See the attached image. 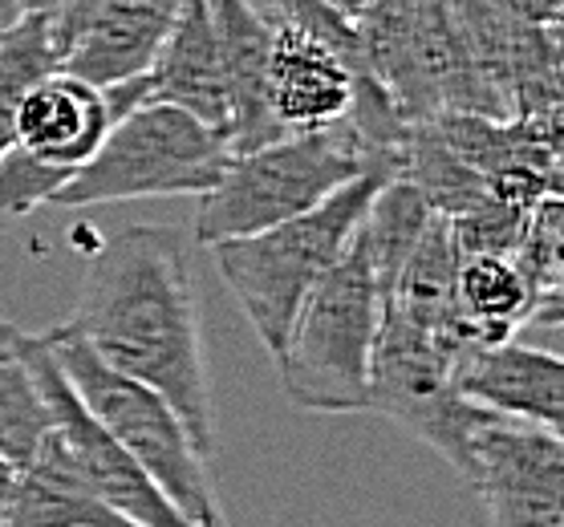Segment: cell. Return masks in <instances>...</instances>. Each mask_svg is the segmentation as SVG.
I'll list each match as a JSON object with an SVG mask.
<instances>
[{
    "mask_svg": "<svg viewBox=\"0 0 564 527\" xmlns=\"http://www.w3.org/2000/svg\"><path fill=\"white\" fill-rule=\"evenodd\" d=\"M25 358L33 377H37L45 410H50V430L62 438L65 454L74 459V466L82 471V479L90 483L98 499L106 507H115L134 527H195L171 507L167 495L154 487L151 475L130 459L127 450L94 422V414L82 406L74 386L65 382V373L57 370V361L45 349L41 333H25Z\"/></svg>",
    "mask_w": 564,
    "mask_h": 527,
    "instance_id": "obj_9",
    "label": "cell"
},
{
    "mask_svg": "<svg viewBox=\"0 0 564 527\" xmlns=\"http://www.w3.org/2000/svg\"><path fill=\"white\" fill-rule=\"evenodd\" d=\"M431 204L423 199V191L406 179H390L378 187V195L370 199L366 216H361V240H366V256H370L373 281L382 288V300L394 288L398 272L406 268L411 252L423 240L426 223H431Z\"/></svg>",
    "mask_w": 564,
    "mask_h": 527,
    "instance_id": "obj_18",
    "label": "cell"
},
{
    "mask_svg": "<svg viewBox=\"0 0 564 527\" xmlns=\"http://www.w3.org/2000/svg\"><path fill=\"white\" fill-rule=\"evenodd\" d=\"M65 183H69L65 171L45 167L33 155H25L21 146H13L0 158V232L13 228L17 219L33 216L37 207H50Z\"/></svg>",
    "mask_w": 564,
    "mask_h": 527,
    "instance_id": "obj_21",
    "label": "cell"
},
{
    "mask_svg": "<svg viewBox=\"0 0 564 527\" xmlns=\"http://www.w3.org/2000/svg\"><path fill=\"white\" fill-rule=\"evenodd\" d=\"M41 341L82 406L94 414V422L151 475L171 507L195 527H224L212 459L195 447V438L187 435V426L167 406V398L127 373L110 370L65 325H53L50 333H41Z\"/></svg>",
    "mask_w": 564,
    "mask_h": 527,
    "instance_id": "obj_5",
    "label": "cell"
},
{
    "mask_svg": "<svg viewBox=\"0 0 564 527\" xmlns=\"http://www.w3.org/2000/svg\"><path fill=\"white\" fill-rule=\"evenodd\" d=\"M207 13L216 25L219 62H224V81H228V151L248 155L257 146L284 139L269 114L272 25L252 0H207Z\"/></svg>",
    "mask_w": 564,
    "mask_h": 527,
    "instance_id": "obj_13",
    "label": "cell"
},
{
    "mask_svg": "<svg viewBox=\"0 0 564 527\" xmlns=\"http://www.w3.org/2000/svg\"><path fill=\"white\" fill-rule=\"evenodd\" d=\"M455 389L463 402L479 410L520 418L561 435L564 414V365L549 349H532L520 341H496L475 349L455 370Z\"/></svg>",
    "mask_w": 564,
    "mask_h": 527,
    "instance_id": "obj_12",
    "label": "cell"
},
{
    "mask_svg": "<svg viewBox=\"0 0 564 527\" xmlns=\"http://www.w3.org/2000/svg\"><path fill=\"white\" fill-rule=\"evenodd\" d=\"M115 127L106 90L74 78L65 69H53L33 81L17 106V146L53 171H65L74 179L102 146Z\"/></svg>",
    "mask_w": 564,
    "mask_h": 527,
    "instance_id": "obj_11",
    "label": "cell"
},
{
    "mask_svg": "<svg viewBox=\"0 0 564 527\" xmlns=\"http://www.w3.org/2000/svg\"><path fill=\"white\" fill-rule=\"evenodd\" d=\"M147 102L175 106L228 142V81L207 0H183L163 50L147 69Z\"/></svg>",
    "mask_w": 564,
    "mask_h": 527,
    "instance_id": "obj_14",
    "label": "cell"
},
{
    "mask_svg": "<svg viewBox=\"0 0 564 527\" xmlns=\"http://www.w3.org/2000/svg\"><path fill=\"white\" fill-rule=\"evenodd\" d=\"M25 0H0V41L9 37L21 21H25Z\"/></svg>",
    "mask_w": 564,
    "mask_h": 527,
    "instance_id": "obj_24",
    "label": "cell"
},
{
    "mask_svg": "<svg viewBox=\"0 0 564 527\" xmlns=\"http://www.w3.org/2000/svg\"><path fill=\"white\" fill-rule=\"evenodd\" d=\"M386 171L398 179V158L373 151L349 122L313 134H284L248 155H231L224 179L195 207V240L204 248L245 240L305 216L337 187Z\"/></svg>",
    "mask_w": 564,
    "mask_h": 527,
    "instance_id": "obj_2",
    "label": "cell"
},
{
    "mask_svg": "<svg viewBox=\"0 0 564 527\" xmlns=\"http://www.w3.org/2000/svg\"><path fill=\"white\" fill-rule=\"evenodd\" d=\"M366 410L394 418L402 430H411L431 450H438L459 475L467 471L475 406L459 398L455 370L438 353L435 341L394 309L382 312Z\"/></svg>",
    "mask_w": 564,
    "mask_h": 527,
    "instance_id": "obj_7",
    "label": "cell"
},
{
    "mask_svg": "<svg viewBox=\"0 0 564 527\" xmlns=\"http://www.w3.org/2000/svg\"><path fill=\"white\" fill-rule=\"evenodd\" d=\"M110 0H65L62 9L53 17H45V25H50V41H53V53H57V62H62V53L74 45V37L82 29L90 25L94 17L102 13Z\"/></svg>",
    "mask_w": 564,
    "mask_h": 527,
    "instance_id": "obj_22",
    "label": "cell"
},
{
    "mask_svg": "<svg viewBox=\"0 0 564 527\" xmlns=\"http://www.w3.org/2000/svg\"><path fill=\"white\" fill-rule=\"evenodd\" d=\"M252 4H257L260 13H264V21H269V0H252Z\"/></svg>",
    "mask_w": 564,
    "mask_h": 527,
    "instance_id": "obj_28",
    "label": "cell"
},
{
    "mask_svg": "<svg viewBox=\"0 0 564 527\" xmlns=\"http://www.w3.org/2000/svg\"><path fill=\"white\" fill-rule=\"evenodd\" d=\"M62 4H65V0H25V13L29 17H53Z\"/></svg>",
    "mask_w": 564,
    "mask_h": 527,
    "instance_id": "obj_27",
    "label": "cell"
},
{
    "mask_svg": "<svg viewBox=\"0 0 564 527\" xmlns=\"http://www.w3.org/2000/svg\"><path fill=\"white\" fill-rule=\"evenodd\" d=\"M382 312L386 300L373 281L366 240L354 232L349 248L296 312L276 353L281 386L296 410L366 414Z\"/></svg>",
    "mask_w": 564,
    "mask_h": 527,
    "instance_id": "obj_4",
    "label": "cell"
},
{
    "mask_svg": "<svg viewBox=\"0 0 564 527\" xmlns=\"http://www.w3.org/2000/svg\"><path fill=\"white\" fill-rule=\"evenodd\" d=\"M50 435V410L25 358V329L0 321V459L21 471Z\"/></svg>",
    "mask_w": 564,
    "mask_h": 527,
    "instance_id": "obj_19",
    "label": "cell"
},
{
    "mask_svg": "<svg viewBox=\"0 0 564 527\" xmlns=\"http://www.w3.org/2000/svg\"><path fill=\"white\" fill-rule=\"evenodd\" d=\"M390 179L394 175H386V171H370V175L337 187L329 199H321L305 216L276 223L260 235L212 248L219 276L240 300L248 325L257 329L260 345L269 349L272 358L281 353L284 337L293 329L296 312L305 309L313 288L325 281V272L334 268L337 256L349 248L378 187Z\"/></svg>",
    "mask_w": 564,
    "mask_h": 527,
    "instance_id": "obj_3",
    "label": "cell"
},
{
    "mask_svg": "<svg viewBox=\"0 0 564 527\" xmlns=\"http://www.w3.org/2000/svg\"><path fill=\"white\" fill-rule=\"evenodd\" d=\"M4 527H134L130 519L106 507L94 487L82 479L74 459L65 454L62 438L45 435L37 454L17 471L13 503Z\"/></svg>",
    "mask_w": 564,
    "mask_h": 527,
    "instance_id": "obj_16",
    "label": "cell"
},
{
    "mask_svg": "<svg viewBox=\"0 0 564 527\" xmlns=\"http://www.w3.org/2000/svg\"><path fill=\"white\" fill-rule=\"evenodd\" d=\"M503 13L516 17L520 25L532 29H561V9L564 0H496Z\"/></svg>",
    "mask_w": 564,
    "mask_h": 527,
    "instance_id": "obj_23",
    "label": "cell"
},
{
    "mask_svg": "<svg viewBox=\"0 0 564 527\" xmlns=\"http://www.w3.org/2000/svg\"><path fill=\"white\" fill-rule=\"evenodd\" d=\"M231 163L228 142L175 106L147 102L122 114L94 158L53 195L50 207H102L130 199L207 195Z\"/></svg>",
    "mask_w": 564,
    "mask_h": 527,
    "instance_id": "obj_6",
    "label": "cell"
},
{
    "mask_svg": "<svg viewBox=\"0 0 564 527\" xmlns=\"http://www.w3.org/2000/svg\"><path fill=\"white\" fill-rule=\"evenodd\" d=\"M13 483H17V471L0 459V527H4V515H9V503H13Z\"/></svg>",
    "mask_w": 564,
    "mask_h": 527,
    "instance_id": "obj_26",
    "label": "cell"
},
{
    "mask_svg": "<svg viewBox=\"0 0 564 527\" xmlns=\"http://www.w3.org/2000/svg\"><path fill=\"white\" fill-rule=\"evenodd\" d=\"M361 69L305 29L272 21L269 114L281 134H313L346 122Z\"/></svg>",
    "mask_w": 564,
    "mask_h": 527,
    "instance_id": "obj_10",
    "label": "cell"
},
{
    "mask_svg": "<svg viewBox=\"0 0 564 527\" xmlns=\"http://www.w3.org/2000/svg\"><path fill=\"white\" fill-rule=\"evenodd\" d=\"M463 483L496 527H564V442L556 430L475 406Z\"/></svg>",
    "mask_w": 564,
    "mask_h": 527,
    "instance_id": "obj_8",
    "label": "cell"
},
{
    "mask_svg": "<svg viewBox=\"0 0 564 527\" xmlns=\"http://www.w3.org/2000/svg\"><path fill=\"white\" fill-rule=\"evenodd\" d=\"M57 69L45 17H25L0 41V158L17 146V106L33 81Z\"/></svg>",
    "mask_w": 564,
    "mask_h": 527,
    "instance_id": "obj_20",
    "label": "cell"
},
{
    "mask_svg": "<svg viewBox=\"0 0 564 527\" xmlns=\"http://www.w3.org/2000/svg\"><path fill=\"white\" fill-rule=\"evenodd\" d=\"M180 9L183 0H110L62 53L57 69L98 90L142 78L163 50Z\"/></svg>",
    "mask_w": 564,
    "mask_h": 527,
    "instance_id": "obj_15",
    "label": "cell"
},
{
    "mask_svg": "<svg viewBox=\"0 0 564 527\" xmlns=\"http://www.w3.org/2000/svg\"><path fill=\"white\" fill-rule=\"evenodd\" d=\"M110 370L127 373L180 414L187 435L216 459V410L204 325L192 284V248L171 223H130L98 248L62 321Z\"/></svg>",
    "mask_w": 564,
    "mask_h": 527,
    "instance_id": "obj_1",
    "label": "cell"
},
{
    "mask_svg": "<svg viewBox=\"0 0 564 527\" xmlns=\"http://www.w3.org/2000/svg\"><path fill=\"white\" fill-rule=\"evenodd\" d=\"M321 4H325L329 13L341 17V21H349V25H354V21H358V17L366 13V9H370L373 0H321Z\"/></svg>",
    "mask_w": 564,
    "mask_h": 527,
    "instance_id": "obj_25",
    "label": "cell"
},
{
    "mask_svg": "<svg viewBox=\"0 0 564 527\" xmlns=\"http://www.w3.org/2000/svg\"><path fill=\"white\" fill-rule=\"evenodd\" d=\"M459 312L488 345L512 341V333L536 312V293L512 256L459 260Z\"/></svg>",
    "mask_w": 564,
    "mask_h": 527,
    "instance_id": "obj_17",
    "label": "cell"
}]
</instances>
